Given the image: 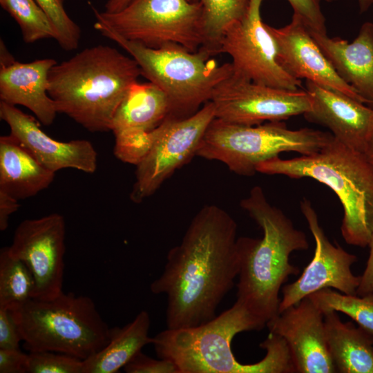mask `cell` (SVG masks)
Returning <instances> with one entry per match:
<instances>
[{
  "label": "cell",
  "mask_w": 373,
  "mask_h": 373,
  "mask_svg": "<svg viewBox=\"0 0 373 373\" xmlns=\"http://www.w3.org/2000/svg\"><path fill=\"white\" fill-rule=\"evenodd\" d=\"M237 223L216 204L202 207L168 253L153 294L166 296L168 329L193 327L216 315L239 273Z\"/></svg>",
  "instance_id": "cell-1"
},
{
  "label": "cell",
  "mask_w": 373,
  "mask_h": 373,
  "mask_svg": "<svg viewBox=\"0 0 373 373\" xmlns=\"http://www.w3.org/2000/svg\"><path fill=\"white\" fill-rule=\"evenodd\" d=\"M266 324L241 301L200 325L166 329L154 337L157 356L173 362L179 373H294L296 368L285 341L269 332L260 347L265 357L252 364L240 363L231 342L238 333L261 330Z\"/></svg>",
  "instance_id": "cell-2"
},
{
  "label": "cell",
  "mask_w": 373,
  "mask_h": 373,
  "mask_svg": "<svg viewBox=\"0 0 373 373\" xmlns=\"http://www.w3.org/2000/svg\"><path fill=\"white\" fill-rule=\"evenodd\" d=\"M240 204L261 228L262 237L238 238L236 300L267 325L278 314L283 285L300 272L289 262L291 254L308 249L309 243L306 234L268 202L260 186L253 187Z\"/></svg>",
  "instance_id": "cell-3"
},
{
  "label": "cell",
  "mask_w": 373,
  "mask_h": 373,
  "mask_svg": "<svg viewBox=\"0 0 373 373\" xmlns=\"http://www.w3.org/2000/svg\"><path fill=\"white\" fill-rule=\"evenodd\" d=\"M142 75L137 62L109 46L86 48L55 64L48 93L57 111L90 132L111 131L113 115Z\"/></svg>",
  "instance_id": "cell-4"
},
{
  "label": "cell",
  "mask_w": 373,
  "mask_h": 373,
  "mask_svg": "<svg viewBox=\"0 0 373 373\" xmlns=\"http://www.w3.org/2000/svg\"><path fill=\"white\" fill-rule=\"evenodd\" d=\"M256 171L291 178H309L330 188L338 198L343 218L341 231L346 243L368 246L373 231V166L363 153L334 137L319 151L283 160L265 161Z\"/></svg>",
  "instance_id": "cell-5"
},
{
  "label": "cell",
  "mask_w": 373,
  "mask_h": 373,
  "mask_svg": "<svg viewBox=\"0 0 373 373\" xmlns=\"http://www.w3.org/2000/svg\"><path fill=\"white\" fill-rule=\"evenodd\" d=\"M94 28L127 52L138 64L142 75L166 94L171 117L184 118L196 113L233 73L231 63L218 64L202 48L191 52L175 44L151 48L104 26L94 24Z\"/></svg>",
  "instance_id": "cell-6"
},
{
  "label": "cell",
  "mask_w": 373,
  "mask_h": 373,
  "mask_svg": "<svg viewBox=\"0 0 373 373\" xmlns=\"http://www.w3.org/2000/svg\"><path fill=\"white\" fill-rule=\"evenodd\" d=\"M10 311L29 352L52 351L84 361L110 338L111 328L87 296L62 291L50 300L30 298Z\"/></svg>",
  "instance_id": "cell-7"
},
{
  "label": "cell",
  "mask_w": 373,
  "mask_h": 373,
  "mask_svg": "<svg viewBox=\"0 0 373 373\" xmlns=\"http://www.w3.org/2000/svg\"><path fill=\"white\" fill-rule=\"evenodd\" d=\"M334 136L329 132L303 128L291 130L283 121L247 126L214 118L207 128L196 156L224 164L240 175L251 176L257 166L294 151L307 155L326 146Z\"/></svg>",
  "instance_id": "cell-8"
},
{
  "label": "cell",
  "mask_w": 373,
  "mask_h": 373,
  "mask_svg": "<svg viewBox=\"0 0 373 373\" xmlns=\"http://www.w3.org/2000/svg\"><path fill=\"white\" fill-rule=\"evenodd\" d=\"M94 24L151 48L175 44L191 52L204 43L202 8L189 0H131L119 11H99L90 6Z\"/></svg>",
  "instance_id": "cell-9"
},
{
  "label": "cell",
  "mask_w": 373,
  "mask_h": 373,
  "mask_svg": "<svg viewBox=\"0 0 373 373\" xmlns=\"http://www.w3.org/2000/svg\"><path fill=\"white\" fill-rule=\"evenodd\" d=\"M215 117L214 106L210 101L189 117L168 116L155 129L151 149L136 165L131 200L141 203L153 195L176 170L196 156L205 132Z\"/></svg>",
  "instance_id": "cell-10"
},
{
  "label": "cell",
  "mask_w": 373,
  "mask_h": 373,
  "mask_svg": "<svg viewBox=\"0 0 373 373\" xmlns=\"http://www.w3.org/2000/svg\"><path fill=\"white\" fill-rule=\"evenodd\" d=\"M264 0H250L247 13L222 33L219 52L231 58L233 75L256 84L297 90L301 80L286 72L277 61L274 37L261 18Z\"/></svg>",
  "instance_id": "cell-11"
},
{
  "label": "cell",
  "mask_w": 373,
  "mask_h": 373,
  "mask_svg": "<svg viewBox=\"0 0 373 373\" xmlns=\"http://www.w3.org/2000/svg\"><path fill=\"white\" fill-rule=\"evenodd\" d=\"M210 102L216 118L254 126L304 115L311 108L305 90H289L259 84L231 74L215 89Z\"/></svg>",
  "instance_id": "cell-12"
},
{
  "label": "cell",
  "mask_w": 373,
  "mask_h": 373,
  "mask_svg": "<svg viewBox=\"0 0 373 373\" xmlns=\"http://www.w3.org/2000/svg\"><path fill=\"white\" fill-rule=\"evenodd\" d=\"M66 223L59 213L23 220L8 251L24 262L35 281L32 298L50 300L63 291Z\"/></svg>",
  "instance_id": "cell-13"
},
{
  "label": "cell",
  "mask_w": 373,
  "mask_h": 373,
  "mask_svg": "<svg viewBox=\"0 0 373 373\" xmlns=\"http://www.w3.org/2000/svg\"><path fill=\"white\" fill-rule=\"evenodd\" d=\"M300 210L314 238L315 251L300 277L283 287L278 313L325 288H334L345 294L356 295L361 282V276L354 275L351 269L352 265L357 262V257L328 240L320 225L317 213L308 200L301 201Z\"/></svg>",
  "instance_id": "cell-14"
},
{
  "label": "cell",
  "mask_w": 373,
  "mask_h": 373,
  "mask_svg": "<svg viewBox=\"0 0 373 373\" xmlns=\"http://www.w3.org/2000/svg\"><path fill=\"white\" fill-rule=\"evenodd\" d=\"M170 113L169 99L160 88L150 82L134 83L111 121L115 157L136 166L151 149L155 129Z\"/></svg>",
  "instance_id": "cell-15"
},
{
  "label": "cell",
  "mask_w": 373,
  "mask_h": 373,
  "mask_svg": "<svg viewBox=\"0 0 373 373\" xmlns=\"http://www.w3.org/2000/svg\"><path fill=\"white\" fill-rule=\"evenodd\" d=\"M266 326L285 341L296 372H336L327 345L324 313L309 296L279 312Z\"/></svg>",
  "instance_id": "cell-16"
},
{
  "label": "cell",
  "mask_w": 373,
  "mask_h": 373,
  "mask_svg": "<svg viewBox=\"0 0 373 373\" xmlns=\"http://www.w3.org/2000/svg\"><path fill=\"white\" fill-rule=\"evenodd\" d=\"M267 28L276 43L277 61L289 75L365 104L357 92L338 75L298 16L293 15L291 22L283 27L274 28L267 24Z\"/></svg>",
  "instance_id": "cell-17"
},
{
  "label": "cell",
  "mask_w": 373,
  "mask_h": 373,
  "mask_svg": "<svg viewBox=\"0 0 373 373\" xmlns=\"http://www.w3.org/2000/svg\"><path fill=\"white\" fill-rule=\"evenodd\" d=\"M0 117L10 133L46 169L55 173L72 168L93 173L97 169V153L86 140L60 142L46 134L35 118L15 106L0 102Z\"/></svg>",
  "instance_id": "cell-18"
},
{
  "label": "cell",
  "mask_w": 373,
  "mask_h": 373,
  "mask_svg": "<svg viewBox=\"0 0 373 373\" xmlns=\"http://www.w3.org/2000/svg\"><path fill=\"white\" fill-rule=\"evenodd\" d=\"M305 90L311 99L306 119L328 128L341 143L364 153L373 131V108L309 81Z\"/></svg>",
  "instance_id": "cell-19"
},
{
  "label": "cell",
  "mask_w": 373,
  "mask_h": 373,
  "mask_svg": "<svg viewBox=\"0 0 373 373\" xmlns=\"http://www.w3.org/2000/svg\"><path fill=\"white\" fill-rule=\"evenodd\" d=\"M56 64L51 58L17 61L1 43V102L25 106L43 125L52 124L58 112L48 93V75Z\"/></svg>",
  "instance_id": "cell-20"
},
{
  "label": "cell",
  "mask_w": 373,
  "mask_h": 373,
  "mask_svg": "<svg viewBox=\"0 0 373 373\" xmlns=\"http://www.w3.org/2000/svg\"><path fill=\"white\" fill-rule=\"evenodd\" d=\"M309 32L341 78L365 103L373 104V23H364L350 43L327 34Z\"/></svg>",
  "instance_id": "cell-21"
},
{
  "label": "cell",
  "mask_w": 373,
  "mask_h": 373,
  "mask_svg": "<svg viewBox=\"0 0 373 373\" xmlns=\"http://www.w3.org/2000/svg\"><path fill=\"white\" fill-rule=\"evenodd\" d=\"M55 174L11 134L1 136L0 190L26 199L48 188Z\"/></svg>",
  "instance_id": "cell-22"
},
{
  "label": "cell",
  "mask_w": 373,
  "mask_h": 373,
  "mask_svg": "<svg viewBox=\"0 0 373 373\" xmlns=\"http://www.w3.org/2000/svg\"><path fill=\"white\" fill-rule=\"evenodd\" d=\"M327 348L341 373H373V344L352 322L343 323L337 312H324Z\"/></svg>",
  "instance_id": "cell-23"
},
{
  "label": "cell",
  "mask_w": 373,
  "mask_h": 373,
  "mask_svg": "<svg viewBox=\"0 0 373 373\" xmlns=\"http://www.w3.org/2000/svg\"><path fill=\"white\" fill-rule=\"evenodd\" d=\"M150 324L149 313L142 310L124 326L111 328L106 346L83 361V373H115L124 368L143 347L152 343Z\"/></svg>",
  "instance_id": "cell-24"
},
{
  "label": "cell",
  "mask_w": 373,
  "mask_h": 373,
  "mask_svg": "<svg viewBox=\"0 0 373 373\" xmlns=\"http://www.w3.org/2000/svg\"><path fill=\"white\" fill-rule=\"evenodd\" d=\"M34 276L21 260L11 256L8 247L0 251V308L12 309L32 298Z\"/></svg>",
  "instance_id": "cell-25"
},
{
  "label": "cell",
  "mask_w": 373,
  "mask_h": 373,
  "mask_svg": "<svg viewBox=\"0 0 373 373\" xmlns=\"http://www.w3.org/2000/svg\"><path fill=\"white\" fill-rule=\"evenodd\" d=\"M202 8L204 43L200 48L213 56L220 54L223 32L247 13L250 0H189Z\"/></svg>",
  "instance_id": "cell-26"
},
{
  "label": "cell",
  "mask_w": 373,
  "mask_h": 373,
  "mask_svg": "<svg viewBox=\"0 0 373 373\" xmlns=\"http://www.w3.org/2000/svg\"><path fill=\"white\" fill-rule=\"evenodd\" d=\"M323 312L334 310L354 321L373 344V296L349 295L325 288L309 295Z\"/></svg>",
  "instance_id": "cell-27"
},
{
  "label": "cell",
  "mask_w": 373,
  "mask_h": 373,
  "mask_svg": "<svg viewBox=\"0 0 373 373\" xmlns=\"http://www.w3.org/2000/svg\"><path fill=\"white\" fill-rule=\"evenodd\" d=\"M0 4L17 22L24 42L56 39L52 23L35 0H0Z\"/></svg>",
  "instance_id": "cell-28"
},
{
  "label": "cell",
  "mask_w": 373,
  "mask_h": 373,
  "mask_svg": "<svg viewBox=\"0 0 373 373\" xmlns=\"http://www.w3.org/2000/svg\"><path fill=\"white\" fill-rule=\"evenodd\" d=\"M46 12L57 34L56 41L65 50L76 49L81 39V30L66 12L60 0H35Z\"/></svg>",
  "instance_id": "cell-29"
},
{
  "label": "cell",
  "mask_w": 373,
  "mask_h": 373,
  "mask_svg": "<svg viewBox=\"0 0 373 373\" xmlns=\"http://www.w3.org/2000/svg\"><path fill=\"white\" fill-rule=\"evenodd\" d=\"M26 373H83V360L52 351L30 352Z\"/></svg>",
  "instance_id": "cell-30"
},
{
  "label": "cell",
  "mask_w": 373,
  "mask_h": 373,
  "mask_svg": "<svg viewBox=\"0 0 373 373\" xmlns=\"http://www.w3.org/2000/svg\"><path fill=\"white\" fill-rule=\"evenodd\" d=\"M294 14L298 16L309 32L327 34L325 18L321 0H287Z\"/></svg>",
  "instance_id": "cell-31"
},
{
  "label": "cell",
  "mask_w": 373,
  "mask_h": 373,
  "mask_svg": "<svg viewBox=\"0 0 373 373\" xmlns=\"http://www.w3.org/2000/svg\"><path fill=\"white\" fill-rule=\"evenodd\" d=\"M124 370L127 373H179L176 365L171 361L155 359L142 352L136 354Z\"/></svg>",
  "instance_id": "cell-32"
},
{
  "label": "cell",
  "mask_w": 373,
  "mask_h": 373,
  "mask_svg": "<svg viewBox=\"0 0 373 373\" xmlns=\"http://www.w3.org/2000/svg\"><path fill=\"white\" fill-rule=\"evenodd\" d=\"M21 341L19 327L12 312L0 308V348L20 349Z\"/></svg>",
  "instance_id": "cell-33"
},
{
  "label": "cell",
  "mask_w": 373,
  "mask_h": 373,
  "mask_svg": "<svg viewBox=\"0 0 373 373\" xmlns=\"http://www.w3.org/2000/svg\"><path fill=\"white\" fill-rule=\"evenodd\" d=\"M28 357L20 349L0 348V373H26Z\"/></svg>",
  "instance_id": "cell-34"
},
{
  "label": "cell",
  "mask_w": 373,
  "mask_h": 373,
  "mask_svg": "<svg viewBox=\"0 0 373 373\" xmlns=\"http://www.w3.org/2000/svg\"><path fill=\"white\" fill-rule=\"evenodd\" d=\"M369 257L365 269L361 276V282L356 291L358 296H373V231L369 241Z\"/></svg>",
  "instance_id": "cell-35"
},
{
  "label": "cell",
  "mask_w": 373,
  "mask_h": 373,
  "mask_svg": "<svg viewBox=\"0 0 373 373\" xmlns=\"http://www.w3.org/2000/svg\"><path fill=\"white\" fill-rule=\"evenodd\" d=\"M19 207L18 200L6 191L0 190V230L4 231L8 227L10 216Z\"/></svg>",
  "instance_id": "cell-36"
},
{
  "label": "cell",
  "mask_w": 373,
  "mask_h": 373,
  "mask_svg": "<svg viewBox=\"0 0 373 373\" xmlns=\"http://www.w3.org/2000/svg\"><path fill=\"white\" fill-rule=\"evenodd\" d=\"M131 0H108L104 11L115 12L124 8Z\"/></svg>",
  "instance_id": "cell-37"
},
{
  "label": "cell",
  "mask_w": 373,
  "mask_h": 373,
  "mask_svg": "<svg viewBox=\"0 0 373 373\" xmlns=\"http://www.w3.org/2000/svg\"><path fill=\"white\" fill-rule=\"evenodd\" d=\"M364 155L370 164L373 166V131L364 151Z\"/></svg>",
  "instance_id": "cell-38"
},
{
  "label": "cell",
  "mask_w": 373,
  "mask_h": 373,
  "mask_svg": "<svg viewBox=\"0 0 373 373\" xmlns=\"http://www.w3.org/2000/svg\"><path fill=\"white\" fill-rule=\"evenodd\" d=\"M361 12L366 11L373 3V0H358Z\"/></svg>",
  "instance_id": "cell-39"
},
{
  "label": "cell",
  "mask_w": 373,
  "mask_h": 373,
  "mask_svg": "<svg viewBox=\"0 0 373 373\" xmlns=\"http://www.w3.org/2000/svg\"><path fill=\"white\" fill-rule=\"evenodd\" d=\"M325 1H326L327 2H333V1H336V0H325Z\"/></svg>",
  "instance_id": "cell-40"
},
{
  "label": "cell",
  "mask_w": 373,
  "mask_h": 373,
  "mask_svg": "<svg viewBox=\"0 0 373 373\" xmlns=\"http://www.w3.org/2000/svg\"><path fill=\"white\" fill-rule=\"evenodd\" d=\"M60 1L63 2L64 0H60Z\"/></svg>",
  "instance_id": "cell-41"
}]
</instances>
